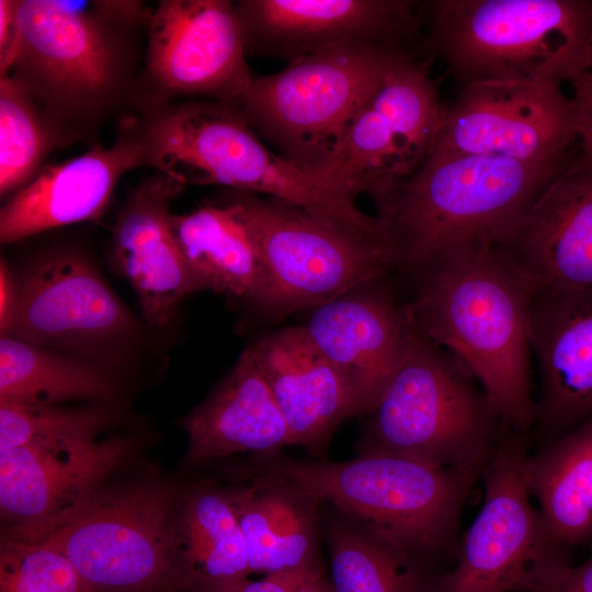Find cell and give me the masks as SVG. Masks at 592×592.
Returning <instances> with one entry per match:
<instances>
[{
    "mask_svg": "<svg viewBox=\"0 0 592 592\" xmlns=\"http://www.w3.org/2000/svg\"><path fill=\"white\" fill-rule=\"evenodd\" d=\"M112 378L82 360L12 335L0 340V400L56 406L72 399L104 398Z\"/></svg>",
    "mask_w": 592,
    "mask_h": 592,
    "instance_id": "obj_29",
    "label": "cell"
},
{
    "mask_svg": "<svg viewBox=\"0 0 592 592\" xmlns=\"http://www.w3.org/2000/svg\"><path fill=\"white\" fill-rule=\"evenodd\" d=\"M125 439L31 444L0 452L3 538L33 542L100 491L129 454Z\"/></svg>",
    "mask_w": 592,
    "mask_h": 592,
    "instance_id": "obj_15",
    "label": "cell"
},
{
    "mask_svg": "<svg viewBox=\"0 0 592 592\" xmlns=\"http://www.w3.org/2000/svg\"><path fill=\"white\" fill-rule=\"evenodd\" d=\"M173 499L156 487L99 491L43 537L73 566L88 592L185 590Z\"/></svg>",
    "mask_w": 592,
    "mask_h": 592,
    "instance_id": "obj_11",
    "label": "cell"
},
{
    "mask_svg": "<svg viewBox=\"0 0 592 592\" xmlns=\"http://www.w3.org/2000/svg\"><path fill=\"white\" fill-rule=\"evenodd\" d=\"M568 82L576 110L578 157L592 167V72L581 71Z\"/></svg>",
    "mask_w": 592,
    "mask_h": 592,
    "instance_id": "obj_34",
    "label": "cell"
},
{
    "mask_svg": "<svg viewBox=\"0 0 592 592\" xmlns=\"http://www.w3.org/2000/svg\"><path fill=\"white\" fill-rule=\"evenodd\" d=\"M136 113L183 100L236 103L253 75L235 2L162 0L150 10Z\"/></svg>",
    "mask_w": 592,
    "mask_h": 592,
    "instance_id": "obj_12",
    "label": "cell"
},
{
    "mask_svg": "<svg viewBox=\"0 0 592 592\" xmlns=\"http://www.w3.org/2000/svg\"><path fill=\"white\" fill-rule=\"evenodd\" d=\"M325 538L333 592H437L445 570L390 545L332 509Z\"/></svg>",
    "mask_w": 592,
    "mask_h": 592,
    "instance_id": "obj_28",
    "label": "cell"
},
{
    "mask_svg": "<svg viewBox=\"0 0 592 592\" xmlns=\"http://www.w3.org/2000/svg\"><path fill=\"white\" fill-rule=\"evenodd\" d=\"M376 282L315 307L301 326L345 382L355 414L371 413L378 403L409 327L405 307L388 291L373 287Z\"/></svg>",
    "mask_w": 592,
    "mask_h": 592,
    "instance_id": "obj_18",
    "label": "cell"
},
{
    "mask_svg": "<svg viewBox=\"0 0 592 592\" xmlns=\"http://www.w3.org/2000/svg\"><path fill=\"white\" fill-rule=\"evenodd\" d=\"M0 592H88L70 561L43 542L3 538Z\"/></svg>",
    "mask_w": 592,
    "mask_h": 592,
    "instance_id": "obj_33",
    "label": "cell"
},
{
    "mask_svg": "<svg viewBox=\"0 0 592 592\" xmlns=\"http://www.w3.org/2000/svg\"><path fill=\"white\" fill-rule=\"evenodd\" d=\"M184 187L160 172L146 177L130 191L113 230V259L156 328L168 327L184 298L200 292L172 229L171 206Z\"/></svg>",
    "mask_w": 592,
    "mask_h": 592,
    "instance_id": "obj_21",
    "label": "cell"
},
{
    "mask_svg": "<svg viewBox=\"0 0 592 592\" xmlns=\"http://www.w3.org/2000/svg\"><path fill=\"white\" fill-rule=\"evenodd\" d=\"M588 71L592 72V36H591L590 47H589Z\"/></svg>",
    "mask_w": 592,
    "mask_h": 592,
    "instance_id": "obj_40",
    "label": "cell"
},
{
    "mask_svg": "<svg viewBox=\"0 0 592 592\" xmlns=\"http://www.w3.org/2000/svg\"><path fill=\"white\" fill-rule=\"evenodd\" d=\"M429 66L428 59L410 50L399 53L369 100L394 134L412 173L430 153L445 111Z\"/></svg>",
    "mask_w": 592,
    "mask_h": 592,
    "instance_id": "obj_30",
    "label": "cell"
},
{
    "mask_svg": "<svg viewBox=\"0 0 592 592\" xmlns=\"http://www.w3.org/2000/svg\"><path fill=\"white\" fill-rule=\"evenodd\" d=\"M20 41L16 0H0V76L9 72Z\"/></svg>",
    "mask_w": 592,
    "mask_h": 592,
    "instance_id": "obj_35",
    "label": "cell"
},
{
    "mask_svg": "<svg viewBox=\"0 0 592 592\" xmlns=\"http://www.w3.org/2000/svg\"><path fill=\"white\" fill-rule=\"evenodd\" d=\"M304 574L276 573L265 576L261 580H244L229 592H294Z\"/></svg>",
    "mask_w": 592,
    "mask_h": 592,
    "instance_id": "obj_37",
    "label": "cell"
},
{
    "mask_svg": "<svg viewBox=\"0 0 592 592\" xmlns=\"http://www.w3.org/2000/svg\"><path fill=\"white\" fill-rule=\"evenodd\" d=\"M172 229L200 292L263 303L266 273L259 247L226 202L173 214Z\"/></svg>",
    "mask_w": 592,
    "mask_h": 592,
    "instance_id": "obj_25",
    "label": "cell"
},
{
    "mask_svg": "<svg viewBox=\"0 0 592 592\" xmlns=\"http://www.w3.org/2000/svg\"><path fill=\"white\" fill-rule=\"evenodd\" d=\"M226 491L246 540L252 573L323 574L319 501L263 469L243 486Z\"/></svg>",
    "mask_w": 592,
    "mask_h": 592,
    "instance_id": "obj_24",
    "label": "cell"
},
{
    "mask_svg": "<svg viewBox=\"0 0 592 592\" xmlns=\"http://www.w3.org/2000/svg\"><path fill=\"white\" fill-rule=\"evenodd\" d=\"M526 433L505 428L481 474L483 504L442 574L437 592H542L571 566L532 503Z\"/></svg>",
    "mask_w": 592,
    "mask_h": 592,
    "instance_id": "obj_10",
    "label": "cell"
},
{
    "mask_svg": "<svg viewBox=\"0 0 592 592\" xmlns=\"http://www.w3.org/2000/svg\"><path fill=\"white\" fill-rule=\"evenodd\" d=\"M144 167L180 183L215 184L281 200L369 234L376 217L361 212L270 150L232 103L183 100L129 115Z\"/></svg>",
    "mask_w": 592,
    "mask_h": 592,
    "instance_id": "obj_4",
    "label": "cell"
},
{
    "mask_svg": "<svg viewBox=\"0 0 592 592\" xmlns=\"http://www.w3.org/2000/svg\"><path fill=\"white\" fill-rule=\"evenodd\" d=\"M492 247L532 289L592 291V167L577 153Z\"/></svg>",
    "mask_w": 592,
    "mask_h": 592,
    "instance_id": "obj_16",
    "label": "cell"
},
{
    "mask_svg": "<svg viewBox=\"0 0 592 592\" xmlns=\"http://www.w3.org/2000/svg\"><path fill=\"white\" fill-rule=\"evenodd\" d=\"M78 138L56 122L9 75L0 76V195L27 185L46 166L47 157Z\"/></svg>",
    "mask_w": 592,
    "mask_h": 592,
    "instance_id": "obj_31",
    "label": "cell"
},
{
    "mask_svg": "<svg viewBox=\"0 0 592 592\" xmlns=\"http://www.w3.org/2000/svg\"><path fill=\"white\" fill-rule=\"evenodd\" d=\"M415 274L417 294L405 306L412 325L465 366L506 428L526 433L537 418L531 287L489 242L454 250Z\"/></svg>",
    "mask_w": 592,
    "mask_h": 592,
    "instance_id": "obj_1",
    "label": "cell"
},
{
    "mask_svg": "<svg viewBox=\"0 0 592 592\" xmlns=\"http://www.w3.org/2000/svg\"><path fill=\"white\" fill-rule=\"evenodd\" d=\"M524 474L549 538L571 551L592 545V418L526 457Z\"/></svg>",
    "mask_w": 592,
    "mask_h": 592,
    "instance_id": "obj_26",
    "label": "cell"
},
{
    "mask_svg": "<svg viewBox=\"0 0 592 592\" xmlns=\"http://www.w3.org/2000/svg\"><path fill=\"white\" fill-rule=\"evenodd\" d=\"M13 316L3 335L55 349L88 346L126 334L132 320L93 266L76 255L34 262L16 283Z\"/></svg>",
    "mask_w": 592,
    "mask_h": 592,
    "instance_id": "obj_17",
    "label": "cell"
},
{
    "mask_svg": "<svg viewBox=\"0 0 592 592\" xmlns=\"http://www.w3.org/2000/svg\"><path fill=\"white\" fill-rule=\"evenodd\" d=\"M177 546L186 591L229 592L252 573L246 540L226 490L197 487L177 516Z\"/></svg>",
    "mask_w": 592,
    "mask_h": 592,
    "instance_id": "obj_27",
    "label": "cell"
},
{
    "mask_svg": "<svg viewBox=\"0 0 592 592\" xmlns=\"http://www.w3.org/2000/svg\"><path fill=\"white\" fill-rule=\"evenodd\" d=\"M113 417L101 409H65L0 400V452L31 445L95 440Z\"/></svg>",
    "mask_w": 592,
    "mask_h": 592,
    "instance_id": "obj_32",
    "label": "cell"
},
{
    "mask_svg": "<svg viewBox=\"0 0 592 592\" xmlns=\"http://www.w3.org/2000/svg\"><path fill=\"white\" fill-rule=\"evenodd\" d=\"M288 425L294 445L320 454L354 401L334 366L301 326L273 331L250 348Z\"/></svg>",
    "mask_w": 592,
    "mask_h": 592,
    "instance_id": "obj_22",
    "label": "cell"
},
{
    "mask_svg": "<svg viewBox=\"0 0 592 592\" xmlns=\"http://www.w3.org/2000/svg\"><path fill=\"white\" fill-rule=\"evenodd\" d=\"M573 159L429 153L415 172L373 198L397 267L415 274L454 250L497 243Z\"/></svg>",
    "mask_w": 592,
    "mask_h": 592,
    "instance_id": "obj_3",
    "label": "cell"
},
{
    "mask_svg": "<svg viewBox=\"0 0 592 592\" xmlns=\"http://www.w3.org/2000/svg\"><path fill=\"white\" fill-rule=\"evenodd\" d=\"M542 592H592V555L567 567Z\"/></svg>",
    "mask_w": 592,
    "mask_h": 592,
    "instance_id": "obj_36",
    "label": "cell"
},
{
    "mask_svg": "<svg viewBox=\"0 0 592 592\" xmlns=\"http://www.w3.org/2000/svg\"><path fill=\"white\" fill-rule=\"evenodd\" d=\"M186 462L203 464L237 453L273 455L294 445L288 425L250 349L225 380L183 421Z\"/></svg>",
    "mask_w": 592,
    "mask_h": 592,
    "instance_id": "obj_23",
    "label": "cell"
},
{
    "mask_svg": "<svg viewBox=\"0 0 592 592\" xmlns=\"http://www.w3.org/2000/svg\"><path fill=\"white\" fill-rule=\"evenodd\" d=\"M576 110L561 83L485 81L463 86L445 107L430 151L546 163L577 156Z\"/></svg>",
    "mask_w": 592,
    "mask_h": 592,
    "instance_id": "obj_13",
    "label": "cell"
},
{
    "mask_svg": "<svg viewBox=\"0 0 592 592\" xmlns=\"http://www.w3.org/2000/svg\"><path fill=\"white\" fill-rule=\"evenodd\" d=\"M420 14L428 47L462 86L562 83L588 70L592 1L431 0Z\"/></svg>",
    "mask_w": 592,
    "mask_h": 592,
    "instance_id": "obj_6",
    "label": "cell"
},
{
    "mask_svg": "<svg viewBox=\"0 0 592 592\" xmlns=\"http://www.w3.org/2000/svg\"><path fill=\"white\" fill-rule=\"evenodd\" d=\"M140 167L141 148L127 116L111 146H94L80 156L46 164L9 196L0 210V241L13 243L53 228L99 220L121 178Z\"/></svg>",
    "mask_w": 592,
    "mask_h": 592,
    "instance_id": "obj_19",
    "label": "cell"
},
{
    "mask_svg": "<svg viewBox=\"0 0 592 592\" xmlns=\"http://www.w3.org/2000/svg\"><path fill=\"white\" fill-rule=\"evenodd\" d=\"M474 379L409 319L398 366L371 412L360 453L405 456L477 479L506 426Z\"/></svg>",
    "mask_w": 592,
    "mask_h": 592,
    "instance_id": "obj_7",
    "label": "cell"
},
{
    "mask_svg": "<svg viewBox=\"0 0 592 592\" xmlns=\"http://www.w3.org/2000/svg\"><path fill=\"white\" fill-rule=\"evenodd\" d=\"M20 41L7 75L78 139L133 107L139 1L16 0ZM5 76V75H4Z\"/></svg>",
    "mask_w": 592,
    "mask_h": 592,
    "instance_id": "obj_2",
    "label": "cell"
},
{
    "mask_svg": "<svg viewBox=\"0 0 592 592\" xmlns=\"http://www.w3.org/2000/svg\"><path fill=\"white\" fill-rule=\"evenodd\" d=\"M16 283L2 260L0 269V329L2 335L8 332L16 304Z\"/></svg>",
    "mask_w": 592,
    "mask_h": 592,
    "instance_id": "obj_38",
    "label": "cell"
},
{
    "mask_svg": "<svg viewBox=\"0 0 592 592\" xmlns=\"http://www.w3.org/2000/svg\"><path fill=\"white\" fill-rule=\"evenodd\" d=\"M530 343L549 442L592 418V291L531 288Z\"/></svg>",
    "mask_w": 592,
    "mask_h": 592,
    "instance_id": "obj_20",
    "label": "cell"
},
{
    "mask_svg": "<svg viewBox=\"0 0 592 592\" xmlns=\"http://www.w3.org/2000/svg\"><path fill=\"white\" fill-rule=\"evenodd\" d=\"M226 203L259 247L266 273L261 306L271 311L315 308L397 269L385 237L252 193L232 191Z\"/></svg>",
    "mask_w": 592,
    "mask_h": 592,
    "instance_id": "obj_9",
    "label": "cell"
},
{
    "mask_svg": "<svg viewBox=\"0 0 592 592\" xmlns=\"http://www.w3.org/2000/svg\"><path fill=\"white\" fill-rule=\"evenodd\" d=\"M294 592H333V589L323 574H304Z\"/></svg>",
    "mask_w": 592,
    "mask_h": 592,
    "instance_id": "obj_39",
    "label": "cell"
},
{
    "mask_svg": "<svg viewBox=\"0 0 592 592\" xmlns=\"http://www.w3.org/2000/svg\"><path fill=\"white\" fill-rule=\"evenodd\" d=\"M403 50L368 44L322 49L277 72L253 75L232 104L260 138L312 177Z\"/></svg>",
    "mask_w": 592,
    "mask_h": 592,
    "instance_id": "obj_8",
    "label": "cell"
},
{
    "mask_svg": "<svg viewBox=\"0 0 592 592\" xmlns=\"http://www.w3.org/2000/svg\"><path fill=\"white\" fill-rule=\"evenodd\" d=\"M263 470L294 483L415 557L455 555L459 520L475 478L413 458L362 452L348 462L263 456Z\"/></svg>",
    "mask_w": 592,
    "mask_h": 592,
    "instance_id": "obj_5",
    "label": "cell"
},
{
    "mask_svg": "<svg viewBox=\"0 0 592 592\" xmlns=\"http://www.w3.org/2000/svg\"><path fill=\"white\" fill-rule=\"evenodd\" d=\"M247 56L287 64L350 44L409 49L420 36V3L409 0H239Z\"/></svg>",
    "mask_w": 592,
    "mask_h": 592,
    "instance_id": "obj_14",
    "label": "cell"
}]
</instances>
